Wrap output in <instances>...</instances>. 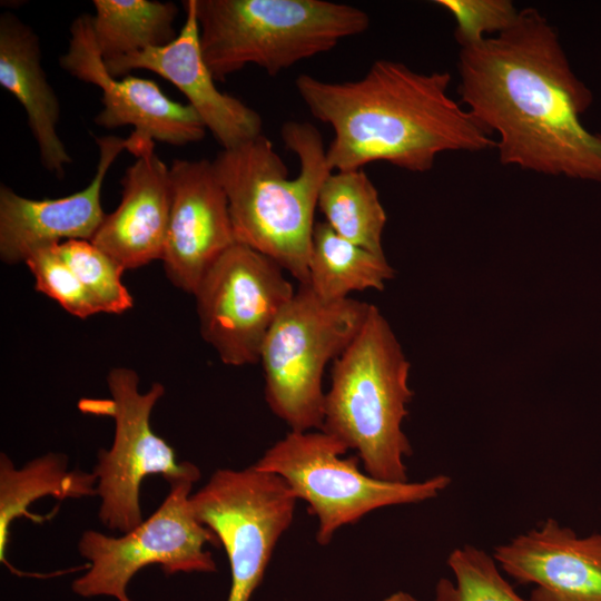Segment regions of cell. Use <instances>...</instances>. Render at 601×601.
<instances>
[{
  "label": "cell",
  "mask_w": 601,
  "mask_h": 601,
  "mask_svg": "<svg viewBox=\"0 0 601 601\" xmlns=\"http://www.w3.org/2000/svg\"><path fill=\"white\" fill-rule=\"evenodd\" d=\"M459 93L491 136L503 165L544 175L601 180V135L581 116L592 102L558 33L534 8L479 43L461 47Z\"/></svg>",
  "instance_id": "6da1fadb"
},
{
  "label": "cell",
  "mask_w": 601,
  "mask_h": 601,
  "mask_svg": "<svg viewBox=\"0 0 601 601\" xmlns=\"http://www.w3.org/2000/svg\"><path fill=\"white\" fill-rule=\"evenodd\" d=\"M447 71L417 72L387 59L372 63L358 80L329 82L311 75L295 80L313 117L329 125L326 149L332 171L385 161L425 173L445 151H481L495 141L449 95Z\"/></svg>",
  "instance_id": "7a4b0ae2"
},
{
  "label": "cell",
  "mask_w": 601,
  "mask_h": 601,
  "mask_svg": "<svg viewBox=\"0 0 601 601\" xmlns=\"http://www.w3.org/2000/svg\"><path fill=\"white\" fill-rule=\"evenodd\" d=\"M280 136L299 161L293 179L263 134L221 149L213 166L227 196L236 243L272 258L300 285H307L314 214L332 169L322 135L313 124L286 121Z\"/></svg>",
  "instance_id": "3957f363"
},
{
  "label": "cell",
  "mask_w": 601,
  "mask_h": 601,
  "mask_svg": "<svg viewBox=\"0 0 601 601\" xmlns=\"http://www.w3.org/2000/svg\"><path fill=\"white\" fill-rule=\"evenodd\" d=\"M410 366L388 322L372 304L354 339L333 361L321 431L355 450L364 472L378 480L408 481L404 459L412 447L402 422L413 397Z\"/></svg>",
  "instance_id": "277c9868"
},
{
  "label": "cell",
  "mask_w": 601,
  "mask_h": 601,
  "mask_svg": "<svg viewBox=\"0 0 601 601\" xmlns=\"http://www.w3.org/2000/svg\"><path fill=\"white\" fill-rule=\"evenodd\" d=\"M196 17L216 81L247 65L275 77L370 27L365 11L326 0H196Z\"/></svg>",
  "instance_id": "5b68a950"
},
{
  "label": "cell",
  "mask_w": 601,
  "mask_h": 601,
  "mask_svg": "<svg viewBox=\"0 0 601 601\" xmlns=\"http://www.w3.org/2000/svg\"><path fill=\"white\" fill-rule=\"evenodd\" d=\"M368 303L327 302L300 285L270 327L262 351L265 400L292 431L322 430L323 373L361 329Z\"/></svg>",
  "instance_id": "8992f818"
},
{
  "label": "cell",
  "mask_w": 601,
  "mask_h": 601,
  "mask_svg": "<svg viewBox=\"0 0 601 601\" xmlns=\"http://www.w3.org/2000/svg\"><path fill=\"white\" fill-rule=\"evenodd\" d=\"M347 451L321 430L290 431L253 464L282 477L309 505L318 522L316 541L321 545L328 544L339 528L374 510L434 499L451 483L444 474L417 482L378 480L358 469L357 455L342 457Z\"/></svg>",
  "instance_id": "52a82bcc"
},
{
  "label": "cell",
  "mask_w": 601,
  "mask_h": 601,
  "mask_svg": "<svg viewBox=\"0 0 601 601\" xmlns=\"http://www.w3.org/2000/svg\"><path fill=\"white\" fill-rule=\"evenodd\" d=\"M107 384L110 398H82L78 407L115 421L112 445L99 451L92 472L98 481L100 521L126 533L144 521L140 486L147 475L159 474L169 484L181 480L196 483L200 470L188 461L178 462L174 449L151 430V411L165 394L162 384L156 382L141 393L138 374L127 367L110 370Z\"/></svg>",
  "instance_id": "ba28073f"
},
{
  "label": "cell",
  "mask_w": 601,
  "mask_h": 601,
  "mask_svg": "<svg viewBox=\"0 0 601 601\" xmlns=\"http://www.w3.org/2000/svg\"><path fill=\"white\" fill-rule=\"evenodd\" d=\"M194 483L181 480L169 484V493L159 508L118 538L85 531L78 550L88 561L87 571L72 582V591L82 598L104 595L130 601L127 587L147 565L159 564L167 575L215 572L216 563L205 545H217L219 541L194 515L190 505Z\"/></svg>",
  "instance_id": "9c48e42d"
},
{
  "label": "cell",
  "mask_w": 601,
  "mask_h": 601,
  "mask_svg": "<svg viewBox=\"0 0 601 601\" xmlns=\"http://www.w3.org/2000/svg\"><path fill=\"white\" fill-rule=\"evenodd\" d=\"M297 500L282 477L253 465L219 469L190 495L194 515L225 548L231 578L227 601L250 600L292 524Z\"/></svg>",
  "instance_id": "30bf717a"
},
{
  "label": "cell",
  "mask_w": 601,
  "mask_h": 601,
  "mask_svg": "<svg viewBox=\"0 0 601 601\" xmlns=\"http://www.w3.org/2000/svg\"><path fill=\"white\" fill-rule=\"evenodd\" d=\"M295 292L277 263L236 243L208 268L194 293L201 337L224 364H255Z\"/></svg>",
  "instance_id": "8fae6325"
},
{
  "label": "cell",
  "mask_w": 601,
  "mask_h": 601,
  "mask_svg": "<svg viewBox=\"0 0 601 601\" xmlns=\"http://www.w3.org/2000/svg\"><path fill=\"white\" fill-rule=\"evenodd\" d=\"M60 67L73 78L101 90L102 108L95 124L106 129L132 126L139 138L185 146L204 139L206 127L188 104L170 99L151 79L111 76L98 50L91 14L78 16L70 26Z\"/></svg>",
  "instance_id": "7c38bea8"
},
{
  "label": "cell",
  "mask_w": 601,
  "mask_h": 601,
  "mask_svg": "<svg viewBox=\"0 0 601 601\" xmlns=\"http://www.w3.org/2000/svg\"><path fill=\"white\" fill-rule=\"evenodd\" d=\"M169 170L171 207L161 260L169 282L194 294L208 268L236 239L213 161L175 159Z\"/></svg>",
  "instance_id": "4fadbf2b"
},
{
  "label": "cell",
  "mask_w": 601,
  "mask_h": 601,
  "mask_svg": "<svg viewBox=\"0 0 601 601\" xmlns=\"http://www.w3.org/2000/svg\"><path fill=\"white\" fill-rule=\"evenodd\" d=\"M183 6L184 24L170 43L107 61L108 72L119 78L144 69L171 82L223 149L256 138L262 135V117L240 99L216 87L199 45L196 0H186Z\"/></svg>",
  "instance_id": "5bb4252c"
},
{
  "label": "cell",
  "mask_w": 601,
  "mask_h": 601,
  "mask_svg": "<svg viewBox=\"0 0 601 601\" xmlns=\"http://www.w3.org/2000/svg\"><path fill=\"white\" fill-rule=\"evenodd\" d=\"M99 159L87 187L56 199H31L0 185V258L8 265L26 262L36 250L72 239L91 240L106 217L101 189L109 168L128 139L96 137Z\"/></svg>",
  "instance_id": "9a60e30c"
},
{
  "label": "cell",
  "mask_w": 601,
  "mask_h": 601,
  "mask_svg": "<svg viewBox=\"0 0 601 601\" xmlns=\"http://www.w3.org/2000/svg\"><path fill=\"white\" fill-rule=\"evenodd\" d=\"M501 569L532 583L529 601H601V533L580 538L554 519L495 548Z\"/></svg>",
  "instance_id": "2e32d148"
},
{
  "label": "cell",
  "mask_w": 601,
  "mask_h": 601,
  "mask_svg": "<svg viewBox=\"0 0 601 601\" xmlns=\"http://www.w3.org/2000/svg\"><path fill=\"white\" fill-rule=\"evenodd\" d=\"M121 178V200L105 219L91 243L125 269L161 259L171 207L169 167L146 142Z\"/></svg>",
  "instance_id": "e0dca14e"
},
{
  "label": "cell",
  "mask_w": 601,
  "mask_h": 601,
  "mask_svg": "<svg viewBox=\"0 0 601 601\" xmlns=\"http://www.w3.org/2000/svg\"><path fill=\"white\" fill-rule=\"evenodd\" d=\"M35 30L11 12L0 16V86L23 107L43 168L62 178L72 162L57 127L60 101L42 66Z\"/></svg>",
  "instance_id": "ac0fdd59"
},
{
  "label": "cell",
  "mask_w": 601,
  "mask_h": 601,
  "mask_svg": "<svg viewBox=\"0 0 601 601\" xmlns=\"http://www.w3.org/2000/svg\"><path fill=\"white\" fill-rule=\"evenodd\" d=\"M97 476L93 472L68 469V457L62 453H47L17 469L10 459L0 456V561L19 575L7 559L11 523L18 518L36 522L42 519L28 511L38 499L53 496L59 500L97 495Z\"/></svg>",
  "instance_id": "d6986e66"
},
{
  "label": "cell",
  "mask_w": 601,
  "mask_h": 601,
  "mask_svg": "<svg viewBox=\"0 0 601 601\" xmlns=\"http://www.w3.org/2000/svg\"><path fill=\"white\" fill-rule=\"evenodd\" d=\"M394 269L385 255L374 254L339 236L326 221L315 224L307 286L327 302L352 292L383 290Z\"/></svg>",
  "instance_id": "ffe728a7"
},
{
  "label": "cell",
  "mask_w": 601,
  "mask_h": 601,
  "mask_svg": "<svg viewBox=\"0 0 601 601\" xmlns=\"http://www.w3.org/2000/svg\"><path fill=\"white\" fill-rule=\"evenodd\" d=\"M91 26L105 62L164 47L178 35V8L170 1L93 0Z\"/></svg>",
  "instance_id": "44dd1931"
},
{
  "label": "cell",
  "mask_w": 601,
  "mask_h": 601,
  "mask_svg": "<svg viewBox=\"0 0 601 601\" xmlns=\"http://www.w3.org/2000/svg\"><path fill=\"white\" fill-rule=\"evenodd\" d=\"M317 207L339 236L384 255L382 235L387 217L376 187L363 169L332 171L322 185Z\"/></svg>",
  "instance_id": "7402d4cb"
},
{
  "label": "cell",
  "mask_w": 601,
  "mask_h": 601,
  "mask_svg": "<svg viewBox=\"0 0 601 601\" xmlns=\"http://www.w3.org/2000/svg\"><path fill=\"white\" fill-rule=\"evenodd\" d=\"M447 565L455 581L441 578L434 601H529L504 579L495 559L473 545L453 550Z\"/></svg>",
  "instance_id": "603a6c76"
},
{
  "label": "cell",
  "mask_w": 601,
  "mask_h": 601,
  "mask_svg": "<svg viewBox=\"0 0 601 601\" xmlns=\"http://www.w3.org/2000/svg\"><path fill=\"white\" fill-rule=\"evenodd\" d=\"M55 247L101 313L121 314L132 307V296L121 279L125 268L114 258L90 240L72 239Z\"/></svg>",
  "instance_id": "cb8c5ba5"
},
{
  "label": "cell",
  "mask_w": 601,
  "mask_h": 601,
  "mask_svg": "<svg viewBox=\"0 0 601 601\" xmlns=\"http://www.w3.org/2000/svg\"><path fill=\"white\" fill-rule=\"evenodd\" d=\"M56 245L33 252L24 262L35 277L36 290L81 319L101 313L76 274L59 256Z\"/></svg>",
  "instance_id": "d4e9b609"
},
{
  "label": "cell",
  "mask_w": 601,
  "mask_h": 601,
  "mask_svg": "<svg viewBox=\"0 0 601 601\" xmlns=\"http://www.w3.org/2000/svg\"><path fill=\"white\" fill-rule=\"evenodd\" d=\"M455 20L461 47L475 45L510 28L520 10L509 0H436Z\"/></svg>",
  "instance_id": "484cf974"
},
{
  "label": "cell",
  "mask_w": 601,
  "mask_h": 601,
  "mask_svg": "<svg viewBox=\"0 0 601 601\" xmlns=\"http://www.w3.org/2000/svg\"><path fill=\"white\" fill-rule=\"evenodd\" d=\"M383 601H418V600L407 592L397 591L386 597Z\"/></svg>",
  "instance_id": "4316f807"
}]
</instances>
